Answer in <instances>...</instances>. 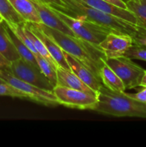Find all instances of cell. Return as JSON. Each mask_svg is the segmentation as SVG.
<instances>
[{
    "instance_id": "cell-1",
    "label": "cell",
    "mask_w": 146,
    "mask_h": 147,
    "mask_svg": "<svg viewBox=\"0 0 146 147\" xmlns=\"http://www.w3.org/2000/svg\"><path fill=\"white\" fill-rule=\"evenodd\" d=\"M35 24L44 34L57 43L62 50L81 62L101 80L100 70L104 64L106 57L99 45L75 36H70L47 27L42 23Z\"/></svg>"
},
{
    "instance_id": "cell-2",
    "label": "cell",
    "mask_w": 146,
    "mask_h": 147,
    "mask_svg": "<svg viewBox=\"0 0 146 147\" xmlns=\"http://www.w3.org/2000/svg\"><path fill=\"white\" fill-rule=\"evenodd\" d=\"M61 1L63 5L50 4L48 6L72 17H82L90 20V22L108 29L113 32L130 35L133 39L138 31V26L90 7L81 0Z\"/></svg>"
},
{
    "instance_id": "cell-3",
    "label": "cell",
    "mask_w": 146,
    "mask_h": 147,
    "mask_svg": "<svg viewBox=\"0 0 146 147\" xmlns=\"http://www.w3.org/2000/svg\"><path fill=\"white\" fill-rule=\"evenodd\" d=\"M97 98V103L92 111L117 117L146 119V103L129 97L125 92H115L102 86Z\"/></svg>"
},
{
    "instance_id": "cell-4",
    "label": "cell",
    "mask_w": 146,
    "mask_h": 147,
    "mask_svg": "<svg viewBox=\"0 0 146 147\" xmlns=\"http://www.w3.org/2000/svg\"><path fill=\"white\" fill-rule=\"evenodd\" d=\"M50 7V6H49ZM59 18L64 22L76 37L98 45L106 36L113 32L108 29L95 24L82 17H74L50 7Z\"/></svg>"
},
{
    "instance_id": "cell-5",
    "label": "cell",
    "mask_w": 146,
    "mask_h": 147,
    "mask_svg": "<svg viewBox=\"0 0 146 147\" xmlns=\"http://www.w3.org/2000/svg\"><path fill=\"white\" fill-rule=\"evenodd\" d=\"M53 93L59 104L71 109L92 110L98 101L97 94L58 85L54 87Z\"/></svg>"
},
{
    "instance_id": "cell-6",
    "label": "cell",
    "mask_w": 146,
    "mask_h": 147,
    "mask_svg": "<svg viewBox=\"0 0 146 147\" xmlns=\"http://www.w3.org/2000/svg\"><path fill=\"white\" fill-rule=\"evenodd\" d=\"M104 63L119 76L126 89H132L140 86L145 70L132 61V59L123 56L117 58L106 59Z\"/></svg>"
},
{
    "instance_id": "cell-7",
    "label": "cell",
    "mask_w": 146,
    "mask_h": 147,
    "mask_svg": "<svg viewBox=\"0 0 146 147\" xmlns=\"http://www.w3.org/2000/svg\"><path fill=\"white\" fill-rule=\"evenodd\" d=\"M0 78L6 83L24 92L28 96L29 99L32 101L47 106H56L60 105L53 91L44 90L23 81L15 77L9 71L0 70Z\"/></svg>"
},
{
    "instance_id": "cell-8",
    "label": "cell",
    "mask_w": 146,
    "mask_h": 147,
    "mask_svg": "<svg viewBox=\"0 0 146 147\" xmlns=\"http://www.w3.org/2000/svg\"><path fill=\"white\" fill-rule=\"evenodd\" d=\"M10 73L24 82L46 90L53 91L54 86L43 75L40 68L19 58L11 62Z\"/></svg>"
},
{
    "instance_id": "cell-9",
    "label": "cell",
    "mask_w": 146,
    "mask_h": 147,
    "mask_svg": "<svg viewBox=\"0 0 146 147\" xmlns=\"http://www.w3.org/2000/svg\"><path fill=\"white\" fill-rule=\"evenodd\" d=\"M133 45V39L131 36L110 32L98 45L106 59H113L124 56Z\"/></svg>"
},
{
    "instance_id": "cell-10",
    "label": "cell",
    "mask_w": 146,
    "mask_h": 147,
    "mask_svg": "<svg viewBox=\"0 0 146 147\" xmlns=\"http://www.w3.org/2000/svg\"><path fill=\"white\" fill-rule=\"evenodd\" d=\"M30 1L34 4L38 12L41 20V23L47 27H51L70 36H75L70 27L59 18L58 16L48 5L44 4L40 0H30Z\"/></svg>"
},
{
    "instance_id": "cell-11",
    "label": "cell",
    "mask_w": 146,
    "mask_h": 147,
    "mask_svg": "<svg viewBox=\"0 0 146 147\" xmlns=\"http://www.w3.org/2000/svg\"><path fill=\"white\" fill-rule=\"evenodd\" d=\"M63 53L70 66V70L87 86L98 93L100 88L103 86L101 80L75 57L68 54L64 50H63Z\"/></svg>"
},
{
    "instance_id": "cell-12",
    "label": "cell",
    "mask_w": 146,
    "mask_h": 147,
    "mask_svg": "<svg viewBox=\"0 0 146 147\" xmlns=\"http://www.w3.org/2000/svg\"><path fill=\"white\" fill-rule=\"evenodd\" d=\"M27 22V25L29 27L30 30H31V32L37 37H39L41 40V41L44 45L47 50H48L50 55L52 57V58L54 59L55 63H57V66L60 67H62V68L67 69V70H70V66H69L68 63H67V60H66L65 57H64L63 50H62L61 47L57 43L54 42L51 38H50L47 34H44L37 27L35 23L28 22Z\"/></svg>"
},
{
    "instance_id": "cell-13",
    "label": "cell",
    "mask_w": 146,
    "mask_h": 147,
    "mask_svg": "<svg viewBox=\"0 0 146 147\" xmlns=\"http://www.w3.org/2000/svg\"><path fill=\"white\" fill-rule=\"evenodd\" d=\"M81 1L90 7L118 17L135 25H137V20L131 11L127 9L120 8L103 0H81Z\"/></svg>"
},
{
    "instance_id": "cell-14",
    "label": "cell",
    "mask_w": 146,
    "mask_h": 147,
    "mask_svg": "<svg viewBox=\"0 0 146 147\" xmlns=\"http://www.w3.org/2000/svg\"><path fill=\"white\" fill-rule=\"evenodd\" d=\"M57 85L68 87L70 88L83 90L92 94H98L96 91L89 87L82 80H80L71 70L57 67ZM56 85V86H57Z\"/></svg>"
},
{
    "instance_id": "cell-15",
    "label": "cell",
    "mask_w": 146,
    "mask_h": 147,
    "mask_svg": "<svg viewBox=\"0 0 146 147\" xmlns=\"http://www.w3.org/2000/svg\"><path fill=\"white\" fill-rule=\"evenodd\" d=\"M0 53L11 63L21 58L9 34L4 21L0 24Z\"/></svg>"
},
{
    "instance_id": "cell-16",
    "label": "cell",
    "mask_w": 146,
    "mask_h": 147,
    "mask_svg": "<svg viewBox=\"0 0 146 147\" xmlns=\"http://www.w3.org/2000/svg\"><path fill=\"white\" fill-rule=\"evenodd\" d=\"M14 9L25 22L41 23V20L35 7L30 0H9Z\"/></svg>"
},
{
    "instance_id": "cell-17",
    "label": "cell",
    "mask_w": 146,
    "mask_h": 147,
    "mask_svg": "<svg viewBox=\"0 0 146 147\" xmlns=\"http://www.w3.org/2000/svg\"><path fill=\"white\" fill-rule=\"evenodd\" d=\"M100 78L105 88L115 92H125L126 88L119 76L104 63L100 70Z\"/></svg>"
},
{
    "instance_id": "cell-18",
    "label": "cell",
    "mask_w": 146,
    "mask_h": 147,
    "mask_svg": "<svg viewBox=\"0 0 146 147\" xmlns=\"http://www.w3.org/2000/svg\"><path fill=\"white\" fill-rule=\"evenodd\" d=\"M127 9L137 20V26L146 30V0H127Z\"/></svg>"
},
{
    "instance_id": "cell-19",
    "label": "cell",
    "mask_w": 146,
    "mask_h": 147,
    "mask_svg": "<svg viewBox=\"0 0 146 147\" xmlns=\"http://www.w3.org/2000/svg\"><path fill=\"white\" fill-rule=\"evenodd\" d=\"M6 23V22H5ZM6 26H7V31H8L10 37H11V40H12L13 43H14V46H15L16 49H17V52L19 54L20 57H21V59L26 61L27 63H29V64L35 66V67L40 68L37 65V60H36L35 55H34V53L19 40L18 37L14 34L12 32V30L8 27L7 24H6Z\"/></svg>"
},
{
    "instance_id": "cell-20",
    "label": "cell",
    "mask_w": 146,
    "mask_h": 147,
    "mask_svg": "<svg viewBox=\"0 0 146 147\" xmlns=\"http://www.w3.org/2000/svg\"><path fill=\"white\" fill-rule=\"evenodd\" d=\"M24 31H25L26 34H27V37H29V39L31 40L33 45L34 46V47H35L37 53H39V55H41L42 57H44V58H45L46 60H47V61H48L49 63H50V64H51L52 65L56 70H57V67H58L57 63H55V61H54V59L52 58V57L50 55L48 50H47V48H46V47L44 46V45L43 44L42 42L41 41V40H40L39 37H37V36H36L35 34L31 32V30H30L29 27H28V25H27L26 22H24Z\"/></svg>"
},
{
    "instance_id": "cell-21",
    "label": "cell",
    "mask_w": 146,
    "mask_h": 147,
    "mask_svg": "<svg viewBox=\"0 0 146 147\" xmlns=\"http://www.w3.org/2000/svg\"><path fill=\"white\" fill-rule=\"evenodd\" d=\"M0 14L4 21L11 23H21L24 19L14 9L9 0H0Z\"/></svg>"
},
{
    "instance_id": "cell-22",
    "label": "cell",
    "mask_w": 146,
    "mask_h": 147,
    "mask_svg": "<svg viewBox=\"0 0 146 147\" xmlns=\"http://www.w3.org/2000/svg\"><path fill=\"white\" fill-rule=\"evenodd\" d=\"M35 57L37 65H38L41 72L54 87L57 85V80L56 69L45 58L42 57L40 55H36Z\"/></svg>"
},
{
    "instance_id": "cell-23",
    "label": "cell",
    "mask_w": 146,
    "mask_h": 147,
    "mask_svg": "<svg viewBox=\"0 0 146 147\" xmlns=\"http://www.w3.org/2000/svg\"><path fill=\"white\" fill-rule=\"evenodd\" d=\"M0 96L29 100L28 96L24 92L16 88L7 83H0Z\"/></svg>"
},
{
    "instance_id": "cell-24",
    "label": "cell",
    "mask_w": 146,
    "mask_h": 147,
    "mask_svg": "<svg viewBox=\"0 0 146 147\" xmlns=\"http://www.w3.org/2000/svg\"><path fill=\"white\" fill-rule=\"evenodd\" d=\"M124 56L132 60H140L146 62V47L133 44Z\"/></svg>"
},
{
    "instance_id": "cell-25",
    "label": "cell",
    "mask_w": 146,
    "mask_h": 147,
    "mask_svg": "<svg viewBox=\"0 0 146 147\" xmlns=\"http://www.w3.org/2000/svg\"><path fill=\"white\" fill-rule=\"evenodd\" d=\"M133 44L146 47V30L138 27V31L133 38Z\"/></svg>"
},
{
    "instance_id": "cell-26",
    "label": "cell",
    "mask_w": 146,
    "mask_h": 147,
    "mask_svg": "<svg viewBox=\"0 0 146 147\" xmlns=\"http://www.w3.org/2000/svg\"><path fill=\"white\" fill-rule=\"evenodd\" d=\"M129 97L137 100L138 101L146 103V87H143V90H140L136 93H127Z\"/></svg>"
},
{
    "instance_id": "cell-27",
    "label": "cell",
    "mask_w": 146,
    "mask_h": 147,
    "mask_svg": "<svg viewBox=\"0 0 146 147\" xmlns=\"http://www.w3.org/2000/svg\"><path fill=\"white\" fill-rule=\"evenodd\" d=\"M10 66H11V62L7 60L0 53V70H5V71L10 72Z\"/></svg>"
},
{
    "instance_id": "cell-28",
    "label": "cell",
    "mask_w": 146,
    "mask_h": 147,
    "mask_svg": "<svg viewBox=\"0 0 146 147\" xmlns=\"http://www.w3.org/2000/svg\"><path fill=\"white\" fill-rule=\"evenodd\" d=\"M103 1H107V2L110 3V4H113L115 6H117V7H120V8L127 9L126 2L124 0H103Z\"/></svg>"
},
{
    "instance_id": "cell-29",
    "label": "cell",
    "mask_w": 146,
    "mask_h": 147,
    "mask_svg": "<svg viewBox=\"0 0 146 147\" xmlns=\"http://www.w3.org/2000/svg\"><path fill=\"white\" fill-rule=\"evenodd\" d=\"M44 4L47 5H50V4H57V5H63V3L62 2L61 0H40Z\"/></svg>"
},
{
    "instance_id": "cell-30",
    "label": "cell",
    "mask_w": 146,
    "mask_h": 147,
    "mask_svg": "<svg viewBox=\"0 0 146 147\" xmlns=\"http://www.w3.org/2000/svg\"><path fill=\"white\" fill-rule=\"evenodd\" d=\"M140 86L141 87H146V70H145L144 75H143L141 83H140Z\"/></svg>"
},
{
    "instance_id": "cell-31",
    "label": "cell",
    "mask_w": 146,
    "mask_h": 147,
    "mask_svg": "<svg viewBox=\"0 0 146 147\" xmlns=\"http://www.w3.org/2000/svg\"><path fill=\"white\" fill-rule=\"evenodd\" d=\"M4 21V18H3L2 16H1V14H0V24H1V23H2Z\"/></svg>"
},
{
    "instance_id": "cell-32",
    "label": "cell",
    "mask_w": 146,
    "mask_h": 147,
    "mask_svg": "<svg viewBox=\"0 0 146 147\" xmlns=\"http://www.w3.org/2000/svg\"><path fill=\"white\" fill-rule=\"evenodd\" d=\"M0 83H6V82L4 81V80H3L2 79H1V78H0Z\"/></svg>"
},
{
    "instance_id": "cell-33",
    "label": "cell",
    "mask_w": 146,
    "mask_h": 147,
    "mask_svg": "<svg viewBox=\"0 0 146 147\" xmlns=\"http://www.w3.org/2000/svg\"><path fill=\"white\" fill-rule=\"evenodd\" d=\"M127 1V0H125V1Z\"/></svg>"
}]
</instances>
